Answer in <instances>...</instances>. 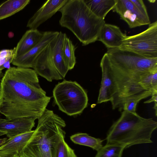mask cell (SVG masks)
<instances>
[{"mask_svg":"<svg viewBox=\"0 0 157 157\" xmlns=\"http://www.w3.org/2000/svg\"><path fill=\"white\" fill-rule=\"evenodd\" d=\"M51 99L40 87L33 69L10 67L0 80V113L7 119H38Z\"/></svg>","mask_w":157,"mask_h":157,"instance_id":"1","label":"cell"},{"mask_svg":"<svg viewBox=\"0 0 157 157\" xmlns=\"http://www.w3.org/2000/svg\"><path fill=\"white\" fill-rule=\"evenodd\" d=\"M36 129L19 157H56L59 146L65 140V121L53 111L45 109L38 119Z\"/></svg>","mask_w":157,"mask_h":157,"instance_id":"2","label":"cell"},{"mask_svg":"<svg viewBox=\"0 0 157 157\" xmlns=\"http://www.w3.org/2000/svg\"><path fill=\"white\" fill-rule=\"evenodd\" d=\"M59 11L60 25L70 30L82 45L97 40L105 22L94 14L83 0H67Z\"/></svg>","mask_w":157,"mask_h":157,"instance_id":"3","label":"cell"},{"mask_svg":"<svg viewBox=\"0 0 157 157\" xmlns=\"http://www.w3.org/2000/svg\"><path fill=\"white\" fill-rule=\"evenodd\" d=\"M157 127V122L152 118L123 110L108 131L106 144H118L125 149L134 145L151 143L152 134Z\"/></svg>","mask_w":157,"mask_h":157,"instance_id":"4","label":"cell"},{"mask_svg":"<svg viewBox=\"0 0 157 157\" xmlns=\"http://www.w3.org/2000/svg\"><path fill=\"white\" fill-rule=\"evenodd\" d=\"M53 95L59 110L69 116L80 114L87 106V93L76 81L64 80L59 82L53 89Z\"/></svg>","mask_w":157,"mask_h":157,"instance_id":"5","label":"cell"},{"mask_svg":"<svg viewBox=\"0 0 157 157\" xmlns=\"http://www.w3.org/2000/svg\"><path fill=\"white\" fill-rule=\"evenodd\" d=\"M111 70L123 74H138L157 70V58H149L119 48L106 52Z\"/></svg>","mask_w":157,"mask_h":157,"instance_id":"6","label":"cell"},{"mask_svg":"<svg viewBox=\"0 0 157 157\" xmlns=\"http://www.w3.org/2000/svg\"><path fill=\"white\" fill-rule=\"evenodd\" d=\"M119 48L146 58H157V21L149 25L147 29L141 33L127 36Z\"/></svg>","mask_w":157,"mask_h":157,"instance_id":"7","label":"cell"},{"mask_svg":"<svg viewBox=\"0 0 157 157\" xmlns=\"http://www.w3.org/2000/svg\"><path fill=\"white\" fill-rule=\"evenodd\" d=\"M113 10L130 28L151 24L149 17L142 13L131 0H116Z\"/></svg>","mask_w":157,"mask_h":157,"instance_id":"8","label":"cell"},{"mask_svg":"<svg viewBox=\"0 0 157 157\" xmlns=\"http://www.w3.org/2000/svg\"><path fill=\"white\" fill-rule=\"evenodd\" d=\"M57 31L44 32L40 42L34 47L24 54L14 59L11 63L17 67L33 68L34 63L40 54L57 36Z\"/></svg>","mask_w":157,"mask_h":157,"instance_id":"9","label":"cell"},{"mask_svg":"<svg viewBox=\"0 0 157 157\" xmlns=\"http://www.w3.org/2000/svg\"><path fill=\"white\" fill-rule=\"evenodd\" d=\"M33 68L37 75L49 82L63 79L56 68L52 59L49 44L35 61Z\"/></svg>","mask_w":157,"mask_h":157,"instance_id":"10","label":"cell"},{"mask_svg":"<svg viewBox=\"0 0 157 157\" xmlns=\"http://www.w3.org/2000/svg\"><path fill=\"white\" fill-rule=\"evenodd\" d=\"M36 119L23 117L13 119L0 118V132L9 138L32 131Z\"/></svg>","mask_w":157,"mask_h":157,"instance_id":"11","label":"cell"},{"mask_svg":"<svg viewBox=\"0 0 157 157\" xmlns=\"http://www.w3.org/2000/svg\"><path fill=\"white\" fill-rule=\"evenodd\" d=\"M67 0L47 1L28 21L27 27L37 29L42 24L51 18L66 4Z\"/></svg>","mask_w":157,"mask_h":157,"instance_id":"12","label":"cell"},{"mask_svg":"<svg viewBox=\"0 0 157 157\" xmlns=\"http://www.w3.org/2000/svg\"><path fill=\"white\" fill-rule=\"evenodd\" d=\"M127 36L116 25L105 23L97 40L101 42L108 49L119 48Z\"/></svg>","mask_w":157,"mask_h":157,"instance_id":"13","label":"cell"},{"mask_svg":"<svg viewBox=\"0 0 157 157\" xmlns=\"http://www.w3.org/2000/svg\"><path fill=\"white\" fill-rule=\"evenodd\" d=\"M66 35L61 32L49 44L52 59L57 71L63 78L69 70L65 62L63 45Z\"/></svg>","mask_w":157,"mask_h":157,"instance_id":"14","label":"cell"},{"mask_svg":"<svg viewBox=\"0 0 157 157\" xmlns=\"http://www.w3.org/2000/svg\"><path fill=\"white\" fill-rule=\"evenodd\" d=\"M43 35L44 32H40L37 29L27 31L15 48L14 59L24 54L36 46L41 40Z\"/></svg>","mask_w":157,"mask_h":157,"instance_id":"15","label":"cell"},{"mask_svg":"<svg viewBox=\"0 0 157 157\" xmlns=\"http://www.w3.org/2000/svg\"><path fill=\"white\" fill-rule=\"evenodd\" d=\"M34 132V130H32L9 138L4 144L0 146V150L18 154L25 146Z\"/></svg>","mask_w":157,"mask_h":157,"instance_id":"16","label":"cell"},{"mask_svg":"<svg viewBox=\"0 0 157 157\" xmlns=\"http://www.w3.org/2000/svg\"><path fill=\"white\" fill-rule=\"evenodd\" d=\"M83 0L94 14L103 20L108 13L113 9L116 3V0Z\"/></svg>","mask_w":157,"mask_h":157,"instance_id":"17","label":"cell"},{"mask_svg":"<svg viewBox=\"0 0 157 157\" xmlns=\"http://www.w3.org/2000/svg\"><path fill=\"white\" fill-rule=\"evenodd\" d=\"M29 0H9L0 5V20L9 17L23 10Z\"/></svg>","mask_w":157,"mask_h":157,"instance_id":"18","label":"cell"},{"mask_svg":"<svg viewBox=\"0 0 157 157\" xmlns=\"http://www.w3.org/2000/svg\"><path fill=\"white\" fill-rule=\"evenodd\" d=\"M70 139L76 144L89 147L97 151L103 146V140L90 136L86 133L75 134L71 136Z\"/></svg>","mask_w":157,"mask_h":157,"instance_id":"19","label":"cell"},{"mask_svg":"<svg viewBox=\"0 0 157 157\" xmlns=\"http://www.w3.org/2000/svg\"><path fill=\"white\" fill-rule=\"evenodd\" d=\"M75 49L72 42L66 35L63 41V51L64 59L69 70L73 68L76 63Z\"/></svg>","mask_w":157,"mask_h":157,"instance_id":"20","label":"cell"},{"mask_svg":"<svg viewBox=\"0 0 157 157\" xmlns=\"http://www.w3.org/2000/svg\"><path fill=\"white\" fill-rule=\"evenodd\" d=\"M124 149L118 144H106L97 151L94 157H121Z\"/></svg>","mask_w":157,"mask_h":157,"instance_id":"21","label":"cell"},{"mask_svg":"<svg viewBox=\"0 0 157 157\" xmlns=\"http://www.w3.org/2000/svg\"><path fill=\"white\" fill-rule=\"evenodd\" d=\"M15 48L11 49H4L0 51V71L10 68V63L14 58Z\"/></svg>","mask_w":157,"mask_h":157,"instance_id":"22","label":"cell"},{"mask_svg":"<svg viewBox=\"0 0 157 157\" xmlns=\"http://www.w3.org/2000/svg\"><path fill=\"white\" fill-rule=\"evenodd\" d=\"M56 157H77L74 150L66 142L65 140L62 141L59 146Z\"/></svg>","mask_w":157,"mask_h":157,"instance_id":"23","label":"cell"},{"mask_svg":"<svg viewBox=\"0 0 157 157\" xmlns=\"http://www.w3.org/2000/svg\"><path fill=\"white\" fill-rule=\"evenodd\" d=\"M140 101L134 98H129L124 103L122 110H126L133 113H136V108L137 103Z\"/></svg>","mask_w":157,"mask_h":157,"instance_id":"24","label":"cell"},{"mask_svg":"<svg viewBox=\"0 0 157 157\" xmlns=\"http://www.w3.org/2000/svg\"><path fill=\"white\" fill-rule=\"evenodd\" d=\"M138 10L144 15L147 17H149L146 7L142 0H131Z\"/></svg>","mask_w":157,"mask_h":157,"instance_id":"25","label":"cell"},{"mask_svg":"<svg viewBox=\"0 0 157 157\" xmlns=\"http://www.w3.org/2000/svg\"><path fill=\"white\" fill-rule=\"evenodd\" d=\"M151 98L149 100L145 101L144 103H149L152 102H154V105L153 108L155 110V115L157 116V92L152 93L151 95Z\"/></svg>","mask_w":157,"mask_h":157,"instance_id":"26","label":"cell"},{"mask_svg":"<svg viewBox=\"0 0 157 157\" xmlns=\"http://www.w3.org/2000/svg\"><path fill=\"white\" fill-rule=\"evenodd\" d=\"M0 157H19L17 153H10L0 150Z\"/></svg>","mask_w":157,"mask_h":157,"instance_id":"27","label":"cell"},{"mask_svg":"<svg viewBox=\"0 0 157 157\" xmlns=\"http://www.w3.org/2000/svg\"><path fill=\"white\" fill-rule=\"evenodd\" d=\"M7 140V138L0 139V146H1L4 144Z\"/></svg>","mask_w":157,"mask_h":157,"instance_id":"28","label":"cell"},{"mask_svg":"<svg viewBox=\"0 0 157 157\" xmlns=\"http://www.w3.org/2000/svg\"><path fill=\"white\" fill-rule=\"evenodd\" d=\"M4 74L2 72V71H0V82L1 80V78L2 77Z\"/></svg>","mask_w":157,"mask_h":157,"instance_id":"29","label":"cell"}]
</instances>
